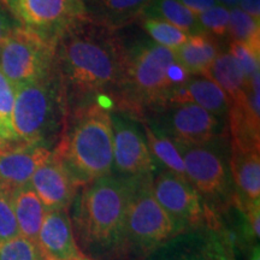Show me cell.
Listing matches in <instances>:
<instances>
[{"label": "cell", "instance_id": "cell-36", "mask_svg": "<svg viewBox=\"0 0 260 260\" xmlns=\"http://www.w3.org/2000/svg\"><path fill=\"white\" fill-rule=\"evenodd\" d=\"M248 260H260V249H259V245H256V246L253 247L252 251L249 252Z\"/></svg>", "mask_w": 260, "mask_h": 260}, {"label": "cell", "instance_id": "cell-17", "mask_svg": "<svg viewBox=\"0 0 260 260\" xmlns=\"http://www.w3.org/2000/svg\"><path fill=\"white\" fill-rule=\"evenodd\" d=\"M229 165L237 203H260V146L230 141Z\"/></svg>", "mask_w": 260, "mask_h": 260}, {"label": "cell", "instance_id": "cell-28", "mask_svg": "<svg viewBox=\"0 0 260 260\" xmlns=\"http://www.w3.org/2000/svg\"><path fill=\"white\" fill-rule=\"evenodd\" d=\"M18 236L21 235L12 206L11 190L0 186V245Z\"/></svg>", "mask_w": 260, "mask_h": 260}, {"label": "cell", "instance_id": "cell-30", "mask_svg": "<svg viewBox=\"0 0 260 260\" xmlns=\"http://www.w3.org/2000/svg\"><path fill=\"white\" fill-rule=\"evenodd\" d=\"M0 260H45L39 251L37 243L25 237L16 239L0 245Z\"/></svg>", "mask_w": 260, "mask_h": 260}, {"label": "cell", "instance_id": "cell-2", "mask_svg": "<svg viewBox=\"0 0 260 260\" xmlns=\"http://www.w3.org/2000/svg\"><path fill=\"white\" fill-rule=\"evenodd\" d=\"M132 184L133 180L110 174L77 193L70 218L83 254L99 260H121Z\"/></svg>", "mask_w": 260, "mask_h": 260}, {"label": "cell", "instance_id": "cell-31", "mask_svg": "<svg viewBox=\"0 0 260 260\" xmlns=\"http://www.w3.org/2000/svg\"><path fill=\"white\" fill-rule=\"evenodd\" d=\"M229 52L235 58L240 67L245 71L248 80L253 75L260 73V54H256L245 45L236 41H230Z\"/></svg>", "mask_w": 260, "mask_h": 260}, {"label": "cell", "instance_id": "cell-7", "mask_svg": "<svg viewBox=\"0 0 260 260\" xmlns=\"http://www.w3.org/2000/svg\"><path fill=\"white\" fill-rule=\"evenodd\" d=\"M226 136L206 145L177 144L186 176L204 204L214 214H224L235 204V188L230 172V149Z\"/></svg>", "mask_w": 260, "mask_h": 260}, {"label": "cell", "instance_id": "cell-15", "mask_svg": "<svg viewBox=\"0 0 260 260\" xmlns=\"http://www.w3.org/2000/svg\"><path fill=\"white\" fill-rule=\"evenodd\" d=\"M144 260H228L216 233L211 230L177 234Z\"/></svg>", "mask_w": 260, "mask_h": 260}, {"label": "cell", "instance_id": "cell-5", "mask_svg": "<svg viewBox=\"0 0 260 260\" xmlns=\"http://www.w3.org/2000/svg\"><path fill=\"white\" fill-rule=\"evenodd\" d=\"M69 116L67 92L56 68L16 88L12 128L17 142L53 149Z\"/></svg>", "mask_w": 260, "mask_h": 260}, {"label": "cell", "instance_id": "cell-16", "mask_svg": "<svg viewBox=\"0 0 260 260\" xmlns=\"http://www.w3.org/2000/svg\"><path fill=\"white\" fill-rule=\"evenodd\" d=\"M37 246L45 260H71L82 254L75 239L69 210L47 211Z\"/></svg>", "mask_w": 260, "mask_h": 260}, {"label": "cell", "instance_id": "cell-6", "mask_svg": "<svg viewBox=\"0 0 260 260\" xmlns=\"http://www.w3.org/2000/svg\"><path fill=\"white\" fill-rule=\"evenodd\" d=\"M152 177L133 180L121 260H144L178 232L152 190Z\"/></svg>", "mask_w": 260, "mask_h": 260}, {"label": "cell", "instance_id": "cell-12", "mask_svg": "<svg viewBox=\"0 0 260 260\" xmlns=\"http://www.w3.org/2000/svg\"><path fill=\"white\" fill-rule=\"evenodd\" d=\"M11 15L19 24L53 40L87 18L82 0H15Z\"/></svg>", "mask_w": 260, "mask_h": 260}, {"label": "cell", "instance_id": "cell-18", "mask_svg": "<svg viewBox=\"0 0 260 260\" xmlns=\"http://www.w3.org/2000/svg\"><path fill=\"white\" fill-rule=\"evenodd\" d=\"M193 103L226 121L230 99L217 83L206 76H189L171 93L169 103Z\"/></svg>", "mask_w": 260, "mask_h": 260}, {"label": "cell", "instance_id": "cell-19", "mask_svg": "<svg viewBox=\"0 0 260 260\" xmlns=\"http://www.w3.org/2000/svg\"><path fill=\"white\" fill-rule=\"evenodd\" d=\"M87 18L93 23L118 31L142 17L152 0H82Z\"/></svg>", "mask_w": 260, "mask_h": 260}, {"label": "cell", "instance_id": "cell-34", "mask_svg": "<svg viewBox=\"0 0 260 260\" xmlns=\"http://www.w3.org/2000/svg\"><path fill=\"white\" fill-rule=\"evenodd\" d=\"M237 8L260 22V0H241Z\"/></svg>", "mask_w": 260, "mask_h": 260}, {"label": "cell", "instance_id": "cell-14", "mask_svg": "<svg viewBox=\"0 0 260 260\" xmlns=\"http://www.w3.org/2000/svg\"><path fill=\"white\" fill-rule=\"evenodd\" d=\"M52 149L41 145L8 142L0 146V186L12 190L29 183Z\"/></svg>", "mask_w": 260, "mask_h": 260}, {"label": "cell", "instance_id": "cell-24", "mask_svg": "<svg viewBox=\"0 0 260 260\" xmlns=\"http://www.w3.org/2000/svg\"><path fill=\"white\" fill-rule=\"evenodd\" d=\"M145 17L167 22L189 37L205 32L197 16L191 14L178 0H152L142 15V18Z\"/></svg>", "mask_w": 260, "mask_h": 260}, {"label": "cell", "instance_id": "cell-9", "mask_svg": "<svg viewBox=\"0 0 260 260\" xmlns=\"http://www.w3.org/2000/svg\"><path fill=\"white\" fill-rule=\"evenodd\" d=\"M147 121L177 144L206 145L226 136L224 119L193 103H170L149 112Z\"/></svg>", "mask_w": 260, "mask_h": 260}, {"label": "cell", "instance_id": "cell-1", "mask_svg": "<svg viewBox=\"0 0 260 260\" xmlns=\"http://www.w3.org/2000/svg\"><path fill=\"white\" fill-rule=\"evenodd\" d=\"M125 44L118 31L77 22L58 38L54 68L65 87L69 111L105 95H115L121 81Z\"/></svg>", "mask_w": 260, "mask_h": 260}, {"label": "cell", "instance_id": "cell-32", "mask_svg": "<svg viewBox=\"0 0 260 260\" xmlns=\"http://www.w3.org/2000/svg\"><path fill=\"white\" fill-rule=\"evenodd\" d=\"M182 5L186 6L191 14L198 16L203 14L204 11L217 5L216 0H178Z\"/></svg>", "mask_w": 260, "mask_h": 260}, {"label": "cell", "instance_id": "cell-23", "mask_svg": "<svg viewBox=\"0 0 260 260\" xmlns=\"http://www.w3.org/2000/svg\"><path fill=\"white\" fill-rule=\"evenodd\" d=\"M139 122L142 126V130H144L149 152H151L157 167L160 165L164 170L170 171L172 174L177 175L178 177L187 180L184 162L180 151H178L176 142L155 128L154 125H152L149 122Z\"/></svg>", "mask_w": 260, "mask_h": 260}, {"label": "cell", "instance_id": "cell-8", "mask_svg": "<svg viewBox=\"0 0 260 260\" xmlns=\"http://www.w3.org/2000/svg\"><path fill=\"white\" fill-rule=\"evenodd\" d=\"M57 40L17 23L0 46V71L15 89L54 68Z\"/></svg>", "mask_w": 260, "mask_h": 260}, {"label": "cell", "instance_id": "cell-35", "mask_svg": "<svg viewBox=\"0 0 260 260\" xmlns=\"http://www.w3.org/2000/svg\"><path fill=\"white\" fill-rule=\"evenodd\" d=\"M216 2H217V4L222 5V6H224V8L230 10V9L237 8L241 0H216Z\"/></svg>", "mask_w": 260, "mask_h": 260}, {"label": "cell", "instance_id": "cell-10", "mask_svg": "<svg viewBox=\"0 0 260 260\" xmlns=\"http://www.w3.org/2000/svg\"><path fill=\"white\" fill-rule=\"evenodd\" d=\"M152 190L178 234L212 229L214 214L187 180L161 169L153 175Z\"/></svg>", "mask_w": 260, "mask_h": 260}, {"label": "cell", "instance_id": "cell-38", "mask_svg": "<svg viewBox=\"0 0 260 260\" xmlns=\"http://www.w3.org/2000/svg\"><path fill=\"white\" fill-rule=\"evenodd\" d=\"M71 260H99V259H95V258H93V256H89V255H87V254H80L79 256H76V258H74V259H71Z\"/></svg>", "mask_w": 260, "mask_h": 260}, {"label": "cell", "instance_id": "cell-3", "mask_svg": "<svg viewBox=\"0 0 260 260\" xmlns=\"http://www.w3.org/2000/svg\"><path fill=\"white\" fill-rule=\"evenodd\" d=\"M124 44L122 76L112 100L116 110L140 121L167 105L174 89L190 75L177 64L174 52L154 41Z\"/></svg>", "mask_w": 260, "mask_h": 260}, {"label": "cell", "instance_id": "cell-13", "mask_svg": "<svg viewBox=\"0 0 260 260\" xmlns=\"http://www.w3.org/2000/svg\"><path fill=\"white\" fill-rule=\"evenodd\" d=\"M29 183L47 211L69 210L81 189L53 152L37 169Z\"/></svg>", "mask_w": 260, "mask_h": 260}, {"label": "cell", "instance_id": "cell-20", "mask_svg": "<svg viewBox=\"0 0 260 260\" xmlns=\"http://www.w3.org/2000/svg\"><path fill=\"white\" fill-rule=\"evenodd\" d=\"M172 52L177 64L188 75L203 76L222 51L216 38L203 32L190 35L182 46Z\"/></svg>", "mask_w": 260, "mask_h": 260}, {"label": "cell", "instance_id": "cell-33", "mask_svg": "<svg viewBox=\"0 0 260 260\" xmlns=\"http://www.w3.org/2000/svg\"><path fill=\"white\" fill-rule=\"evenodd\" d=\"M9 14L8 10L0 4V46L16 25Z\"/></svg>", "mask_w": 260, "mask_h": 260}, {"label": "cell", "instance_id": "cell-27", "mask_svg": "<svg viewBox=\"0 0 260 260\" xmlns=\"http://www.w3.org/2000/svg\"><path fill=\"white\" fill-rule=\"evenodd\" d=\"M16 89L5 75L0 71V139L4 144L17 142L12 128Z\"/></svg>", "mask_w": 260, "mask_h": 260}, {"label": "cell", "instance_id": "cell-11", "mask_svg": "<svg viewBox=\"0 0 260 260\" xmlns=\"http://www.w3.org/2000/svg\"><path fill=\"white\" fill-rule=\"evenodd\" d=\"M113 134L112 174L129 180L152 177L158 171L141 124L134 117L111 110Z\"/></svg>", "mask_w": 260, "mask_h": 260}, {"label": "cell", "instance_id": "cell-4", "mask_svg": "<svg viewBox=\"0 0 260 260\" xmlns=\"http://www.w3.org/2000/svg\"><path fill=\"white\" fill-rule=\"evenodd\" d=\"M52 152L81 188L112 174L111 109L99 100L69 111L63 134Z\"/></svg>", "mask_w": 260, "mask_h": 260}, {"label": "cell", "instance_id": "cell-26", "mask_svg": "<svg viewBox=\"0 0 260 260\" xmlns=\"http://www.w3.org/2000/svg\"><path fill=\"white\" fill-rule=\"evenodd\" d=\"M142 28L151 37L152 41L171 51L182 46L189 38V35L178 28L157 18L145 17L142 19Z\"/></svg>", "mask_w": 260, "mask_h": 260}, {"label": "cell", "instance_id": "cell-22", "mask_svg": "<svg viewBox=\"0 0 260 260\" xmlns=\"http://www.w3.org/2000/svg\"><path fill=\"white\" fill-rule=\"evenodd\" d=\"M203 76L217 83L230 99V104L243 100L249 89L245 71L229 52H220Z\"/></svg>", "mask_w": 260, "mask_h": 260}, {"label": "cell", "instance_id": "cell-37", "mask_svg": "<svg viewBox=\"0 0 260 260\" xmlns=\"http://www.w3.org/2000/svg\"><path fill=\"white\" fill-rule=\"evenodd\" d=\"M14 2L15 0H0V4L4 6V8L8 10L10 14H11L12 8H14Z\"/></svg>", "mask_w": 260, "mask_h": 260}, {"label": "cell", "instance_id": "cell-25", "mask_svg": "<svg viewBox=\"0 0 260 260\" xmlns=\"http://www.w3.org/2000/svg\"><path fill=\"white\" fill-rule=\"evenodd\" d=\"M228 34L232 41L240 42L260 54V22L243 12L241 9H230Z\"/></svg>", "mask_w": 260, "mask_h": 260}, {"label": "cell", "instance_id": "cell-39", "mask_svg": "<svg viewBox=\"0 0 260 260\" xmlns=\"http://www.w3.org/2000/svg\"><path fill=\"white\" fill-rule=\"evenodd\" d=\"M2 145H4V142H3V140L0 139V146H2Z\"/></svg>", "mask_w": 260, "mask_h": 260}, {"label": "cell", "instance_id": "cell-21", "mask_svg": "<svg viewBox=\"0 0 260 260\" xmlns=\"http://www.w3.org/2000/svg\"><path fill=\"white\" fill-rule=\"evenodd\" d=\"M11 200L19 235L37 243L39 232L47 212L46 207L39 199L30 183L12 189Z\"/></svg>", "mask_w": 260, "mask_h": 260}, {"label": "cell", "instance_id": "cell-29", "mask_svg": "<svg viewBox=\"0 0 260 260\" xmlns=\"http://www.w3.org/2000/svg\"><path fill=\"white\" fill-rule=\"evenodd\" d=\"M201 27L207 34L214 38H224L228 35L230 10L217 4L197 16Z\"/></svg>", "mask_w": 260, "mask_h": 260}]
</instances>
